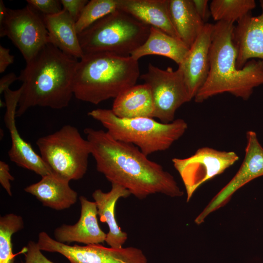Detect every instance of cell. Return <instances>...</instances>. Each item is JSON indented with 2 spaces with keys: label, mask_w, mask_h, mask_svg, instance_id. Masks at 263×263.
<instances>
[{
  "label": "cell",
  "mask_w": 263,
  "mask_h": 263,
  "mask_svg": "<svg viewBox=\"0 0 263 263\" xmlns=\"http://www.w3.org/2000/svg\"><path fill=\"white\" fill-rule=\"evenodd\" d=\"M88 115L99 122L113 138L136 146L146 156L169 149L188 128L180 118L169 123L149 117L120 118L112 110L104 109L93 110Z\"/></svg>",
  "instance_id": "5"
},
{
  "label": "cell",
  "mask_w": 263,
  "mask_h": 263,
  "mask_svg": "<svg viewBox=\"0 0 263 263\" xmlns=\"http://www.w3.org/2000/svg\"><path fill=\"white\" fill-rule=\"evenodd\" d=\"M78 59L48 43L20 72L22 82L16 117L36 106L61 109L72 99Z\"/></svg>",
  "instance_id": "2"
},
{
  "label": "cell",
  "mask_w": 263,
  "mask_h": 263,
  "mask_svg": "<svg viewBox=\"0 0 263 263\" xmlns=\"http://www.w3.org/2000/svg\"><path fill=\"white\" fill-rule=\"evenodd\" d=\"M28 4L44 15H52L61 12L60 0H27Z\"/></svg>",
  "instance_id": "27"
},
{
  "label": "cell",
  "mask_w": 263,
  "mask_h": 263,
  "mask_svg": "<svg viewBox=\"0 0 263 263\" xmlns=\"http://www.w3.org/2000/svg\"><path fill=\"white\" fill-rule=\"evenodd\" d=\"M24 222L21 216L9 213L0 218V263H14L12 236L22 229Z\"/></svg>",
  "instance_id": "25"
},
{
  "label": "cell",
  "mask_w": 263,
  "mask_h": 263,
  "mask_svg": "<svg viewBox=\"0 0 263 263\" xmlns=\"http://www.w3.org/2000/svg\"><path fill=\"white\" fill-rule=\"evenodd\" d=\"M151 26L120 10L97 20L78 35L84 55L108 52L130 56L148 38Z\"/></svg>",
  "instance_id": "6"
},
{
  "label": "cell",
  "mask_w": 263,
  "mask_h": 263,
  "mask_svg": "<svg viewBox=\"0 0 263 263\" xmlns=\"http://www.w3.org/2000/svg\"><path fill=\"white\" fill-rule=\"evenodd\" d=\"M261 14L249 13L237 22L233 31V40L237 51V66L243 68L250 59L263 60V0L259 1Z\"/></svg>",
  "instance_id": "16"
},
{
  "label": "cell",
  "mask_w": 263,
  "mask_h": 263,
  "mask_svg": "<svg viewBox=\"0 0 263 263\" xmlns=\"http://www.w3.org/2000/svg\"><path fill=\"white\" fill-rule=\"evenodd\" d=\"M189 48L179 38L171 36L162 30L151 27L149 35L138 49L131 55L134 60L148 55H159L168 57L179 65Z\"/></svg>",
  "instance_id": "22"
},
{
  "label": "cell",
  "mask_w": 263,
  "mask_h": 263,
  "mask_svg": "<svg viewBox=\"0 0 263 263\" xmlns=\"http://www.w3.org/2000/svg\"><path fill=\"white\" fill-rule=\"evenodd\" d=\"M118 10L130 14L151 27L179 38L171 20L169 0H119Z\"/></svg>",
  "instance_id": "18"
},
{
  "label": "cell",
  "mask_w": 263,
  "mask_h": 263,
  "mask_svg": "<svg viewBox=\"0 0 263 263\" xmlns=\"http://www.w3.org/2000/svg\"><path fill=\"white\" fill-rule=\"evenodd\" d=\"M233 23L218 21L214 24L209 51V70L194 101L229 93L246 100L253 89L263 85V60L252 59L242 68L237 66V51L233 40Z\"/></svg>",
  "instance_id": "3"
},
{
  "label": "cell",
  "mask_w": 263,
  "mask_h": 263,
  "mask_svg": "<svg viewBox=\"0 0 263 263\" xmlns=\"http://www.w3.org/2000/svg\"><path fill=\"white\" fill-rule=\"evenodd\" d=\"M246 145L243 161L232 179L212 198L194 222L200 225L212 212L225 206L232 195L251 181L263 176V147L256 133L249 131L246 133Z\"/></svg>",
  "instance_id": "12"
},
{
  "label": "cell",
  "mask_w": 263,
  "mask_h": 263,
  "mask_svg": "<svg viewBox=\"0 0 263 263\" xmlns=\"http://www.w3.org/2000/svg\"><path fill=\"white\" fill-rule=\"evenodd\" d=\"M111 110L120 118H153L154 106L150 86L144 83L127 89L115 98Z\"/></svg>",
  "instance_id": "21"
},
{
  "label": "cell",
  "mask_w": 263,
  "mask_h": 263,
  "mask_svg": "<svg viewBox=\"0 0 263 263\" xmlns=\"http://www.w3.org/2000/svg\"><path fill=\"white\" fill-rule=\"evenodd\" d=\"M139 76L138 61L131 56L108 52L85 54L75 70L74 95L78 100L97 105L116 98L136 85Z\"/></svg>",
  "instance_id": "4"
},
{
  "label": "cell",
  "mask_w": 263,
  "mask_h": 263,
  "mask_svg": "<svg viewBox=\"0 0 263 263\" xmlns=\"http://www.w3.org/2000/svg\"><path fill=\"white\" fill-rule=\"evenodd\" d=\"M36 144L52 173L70 181L83 177L91 150L75 127L66 125L55 132L39 138Z\"/></svg>",
  "instance_id": "7"
},
{
  "label": "cell",
  "mask_w": 263,
  "mask_h": 263,
  "mask_svg": "<svg viewBox=\"0 0 263 263\" xmlns=\"http://www.w3.org/2000/svg\"><path fill=\"white\" fill-rule=\"evenodd\" d=\"M169 11L179 38L190 48L205 24L197 13L192 0H169Z\"/></svg>",
  "instance_id": "23"
},
{
  "label": "cell",
  "mask_w": 263,
  "mask_h": 263,
  "mask_svg": "<svg viewBox=\"0 0 263 263\" xmlns=\"http://www.w3.org/2000/svg\"><path fill=\"white\" fill-rule=\"evenodd\" d=\"M151 90L154 106V117L161 122L174 121L176 110L191 99L188 93L181 69L169 67L161 69L149 63L148 71L140 76Z\"/></svg>",
  "instance_id": "8"
},
{
  "label": "cell",
  "mask_w": 263,
  "mask_h": 263,
  "mask_svg": "<svg viewBox=\"0 0 263 263\" xmlns=\"http://www.w3.org/2000/svg\"><path fill=\"white\" fill-rule=\"evenodd\" d=\"M88 1L87 0H60L62 9L67 11L75 22Z\"/></svg>",
  "instance_id": "29"
},
{
  "label": "cell",
  "mask_w": 263,
  "mask_h": 263,
  "mask_svg": "<svg viewBox=\"0 0 263 263\" xmlns=\"http://www.w3.org/2000/svg\"><path fill=\"white\" fill-rule=\"evenodd\" d=\"M14 61V56L10 53V49L0 45V73H3L8 66Z\"/></svg>",
  "instance_id": "32"
},
{
  "label": "cell",
  "mask_w": 263,
  "mask_h": 263,
  "mask_svg": "<svg viewBox=\"0 0 263 263\" xmlns=\"http://www.w3.org/2000/svg\"><path fill=\"white\" fill-rule=\"evenodd\" d=\"M214 24L206 23L182 62L178 65L192 99L203 86L209 70V51Z\"/></svg>",
  "instance_id": "14"
},
{
  "label": "cell",
  "mask_w": 263,
  "mask_h": 263,
  "mask_svg": "<svg viewBox=\"0 0 263 263\" xmlns=\"http://www.w3.org/2000/svg\"><path fill=\"white\" fill-rule=\"evenodd\" d=\"M196 11L199 17L205 22L211 15L208 8L207 0H192Z\"/></svg>",
  "instance_id": "31"
},
{
  "label": "cell",
  "mask_w": 263,
  "mask_h": 263,
  "mask_svg": "<svg viewBox=\"0 0 263 263\" xmlns=\"http://www.w3.org/2000/svg\"><path fill=\"white\" fill-rule=\"evenodd\" d=\"M84 132L97 170L111 184L123 187L138 199L156 193L183 195L173 176L136 146L116 140L102 130L87 128Z\"/></svg>",
  "instance_id": "1"
},
{
  "label": "cell",
  "mask_w": 263,
  "mask_h": 263,
  "mask_svg": "<svg viewBox=\"0 0 263 263\" xmlns=\"http://www.w3.org/2000/svg\"><path fill=\"white\" fill-rule=\"evenodd\" d=\"M131 194L128 190L116 184H112L111 189L108 192L97 189L92 194L100 220L106 223L109 227L105 242L111 247L117 249L123 247V244L128 239L127 233L122 231L117 223L115 208L119 199L127 198Z\"/></svg>",
  "instance_id": "17"
},
{
  "label": "cell",
  "mask_w": 263,
  "mask_h": 263,
  "mask_svg": "<svg viewBox=\"0 0 263 263\" xmlns=\"http://www.w3.org/2000/svg\"><path fill=\"white\" fill-rule=\"evenodd\" d=\"M0 107H5L6 106V104H5V102H3V101H1V100H0Z\"/></svg>",
  "instance_id": "35"
},
{
  "label": "cell",
  "mask_w": 263,
  "mask_h": 263,
  "mask_svg": "<svg viewBox=\"0 0 263 263\" xmlns=\"http://www.w3.org/2000/svg\"><path fill=\"white\" fill-rule=\"evenodd\" d=\"M37 243L40 250L58 253L70 263H148L142 250L132 246L117 249L100 244L70 245L52 238L44 231L39 233Z\"/></svg>",
  "instance_id": "11"
},
{
  "label": "cell",
  "mask_w": 263,
  "mask_h": 263,
  "mask_svg": "<svg viewBox=\"0 0 263 263\" xmlns=\"http://www.w3.org/2000/svg\"><path fill=\"white\" fill-rule=\"evenodd\" d=\"M8 11L7 8L4 5L2 0H0V24H1L5 19Z\"/></svg>",
  "instance_id": "34"
},
{
  "label": "cell",
  "mask_w": 263,
  "mask_h": 263,
  "mask_svg": "<svg viewBox=\"0 0 263 263\" xmlns=\"http://www.w3.org/2000/svg\"><path fill=\"white\" fill-rule=\"evenodd\" d=\"M14 177L10 173L9 165L3 161H0V183L9 195L12 196L10 182Z\"/></svg>",
  "instance_id": "30"
},
{
  "label": "cell",
  "mask_w": 263,
  "mask_h": 263,
  "mask_svg": "<svg viewBox=\"0 0 263 263\" xmlns=\"http://www.w3.org/2000/svg\"><path fill=\"white\" fill-rule=\"evenodd\" d=\"M254 0H213L210 4V14L217 22H237L251 13L256 7Z\"/></svg>",
  "instance_id": "24"
},
{
  "label": "cell",
  "mask_w": 263,
  "mask_h": 263,
  "mask_svg": "<svg viewBox=\"0 0 263 263\" xmlns=\"http://www.w3.org/2000/svg\"><path fill=\"white\" fill-rule=\"evenodd\" d=\"M69 181L52 173L41 177L24 191L35 196L44 207L56 210L69 208L77 199V193L69 185Z\"/></svg>",
  "instance_id": "19"
},
{
  "label": "cell",
  "mask_w": 263,
  "mask_h": 263,
  "mask_svg": "<svg viewBox=\"0 0 263 263\" xmlns=\"http://www.w3.org/2000/svg\"><path fill=\"white\" fill-rule=\"evenodd\" d=\"M43 17L48 32L49 43L70 56L81 59L84 53L76 31L75 21L68 12L62 9L56 14L43 15Z\"/></svg>",
  "instance_id": "20"
},
{
  "label": "cell",
  "mask_w": 263,
  "mask_h": 263,
  "mask_svg": "<svg viewBox=\"0 0 263 263\" xmlns=\"http://www.w3.org/2000/svg\"><path fill=\"white\" fill-rule=\"evenodd\" d=\"M22 250L24 255V263H54L41 253L37 243L34 241H29Z\"/></svg>",
  "instance_id": "28"
},
{
  "label": "cell",
  "mask_w": 263,
  "mask_h": 263,
  "mask_svg": "<svg viewBox=\"0 0 263 263\" xmlns=\"http://www.w3.org/2000/svg\"><path fill=\"white\" fill-rule=\"evenodd\" d=\"M119 0H91L75 22L78 35L97 20L118 10Z\"/></svg>",
  "instance_id": "26"
},
{
  "label": "cell",
  "mask_w": 263,
  "mask_h": 263,
  "mask_svg": "<svg viewBox=\"0 0 263 263\" xmlns=\"http://www.w3.org/2000/svg\"><path fill=\"white\" fill-rule=\"evenodd\" d=\"M80 216L73 225L63 224L54 231L55 240L60 243L77 242L88 244H100L105 242L107 233L100 227L97 220V208L94 202L86 197H79Z\"/></svg>",
  "instance_id": "15"
},
{
  "label": "cell",
  "mask_w": 263,
  "mask_h": 263,
  "mask_svg": "<svg viewBox=\"0 0 263 263\" xmlns=\"http://www.w3.org/2000/svg\"><path fill=\"white\" fill-rule=\"evenodd\" d=\"M239 159L234 151L219 150L207 147L199 148L187 158H173V166L185 185L187 202L202 184L223 173Z\"/></svg>",
  "instance_id": "10"
},
{
  "label": "cell",
  "mask_w": 263,
  "mask_h": 263,
  "mask_svg": "<svg viewBox=\"0 0 263 263\" xmlns=\"http://www.w3.org/2000/svg\"><path fill=\"white\" fill-rule=\"evenodd\" d=\"M5 36L19 50L26 62L49 43L43 15L28 4L22 9H8L0 24V37Z\"/></svg>",
  "instance_id": "9"
},
{
  "label": "cell",
  "mask_w": 263,
  "mask_h": 263,
  "mask_svg": "<svg viewBox=\"0 0 263 263\" xmlns=\"http://www.w3.org/2000/svg\"><path fill=\"white\" fill-rule=\"evenodd\" d=\"M3 94L6 104L4 121L11 139V147L8 152L9 159L18 166L34 171L41 177L52 174L41 156L21 137L16 127L15 118L21 88L15 91L8 89Z\"/></svg>",
  "instance_id": "13"
},
{
  "label": "cell",
  "mask_w": 263,
  "mask_h": 263,
  "mask_svg": "<svg viewBox=\"0 0 263 263\" xmlns=\"http://www.w3.org/2000/svg\"><path fill=\"white\" fill-rule=\"evenodd\" d=\"M19 80L15 73L12 72L3 76L0 79V94H1L7 89L15 81Z\"/></svg>",
  "instance_id": "33"
}]
</instances>
